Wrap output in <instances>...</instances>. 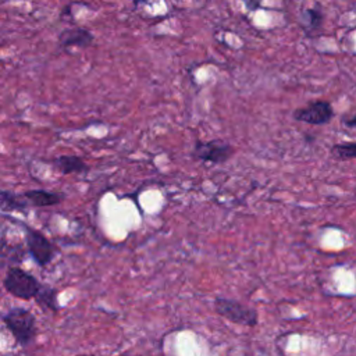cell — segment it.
<instances>
[{"label":"cell","mask_w":356,"mask_h":356,"mask_svg":"<svg viewBox=\"0 0 356 356\" xmlns=\"http://www.w3.org/2000/svg\"><path fill=\"white\" fill-rule=\"evenodd\" d=\"M3 321L6 323L10 332L14 335L17 342L22 346L32 342L36 334L35 317L26 309L14 307L10 309L4 316Z\"/></svg>","instance_id":"1"},{"label":"cell","mask_w":356,"mask_h":356,"mask_svg":"<svg viewBox=\"0 0 356 356\" xmlns=\"http://www.w3.org/2000/svg\"><path fill=\"white\" fill-rule=\"evenodd\" d=\"M214 309L221 317L239 325L254 327L259 323V314L254 307L246 306L234 299L217 298L214 300Z\"/></svg>","instance_id":"2"},{"label":"cell","mask_w":356,"mask_h":356,"mask_svg":"<svg viewBox=\"0 0 356 356\" xmlns=\"http://www.w3.org/2000/svg\"><path fill=\"white\" fill-rule=\"evenodd\" d=\"M39 286L40 284L33 275L18 267H11L4 278V288L7 292L25 300L32 299L36 295Z\"/></svg>","instance_id":"3"},{"label":"cell","mask_w":356,"mask_h":356,"mask_svg":"<svg viewBox=\"0 0 356 356\" xmlns=\"http://www.w3.org/2000/svg\"><path fill=\"white\" fill-rule=\"evenodd\" d=\"M234 147L220 139H211V140H197L193 146V157L196 160L207 161L211 164H222L225 163L232 154H234Z\"/></svg>","instance_id":"4"},{"label":"cell","mask_w":356,"mask_h":356,"mask_svg":"<svg viewBox=\"0 0 356 356\" xmlns=\"http://www.w3.org/2000/svg\"><path fill=\"white\" fill-rule=\"evenodd\" d=\"M334 117V108L327 100H316L293 111V118L310 125H325Z\"/></svg>","instance_id":"5"},{"label":"cell","mask_w":356,"mask_h":356,"mask_svg":"<svg viewBox=\"0 0 356 356\" xmlns=\"http://www.w3.org/2000/svg\"><path fill=\"white\" fill-rule=\"evenodd\" d=\"M25 239L29 253L39 266H46L51 261L54 256V249L50 241L42 232L32 228H26Z\"/></svg>","instance_id":"6"},{"label":"cell","mask_w":356,"mask_h":356,"mask_svg":"<svg viewBox=\"0 0 356 356\" xmlns=\"http://www.w3.org/2000/svg\"><path fill=\"white\" fill-rule=\"evenodd\" d=\"M93 42V33L85 28H67L58 35L61 47H86Z\"/></svg>","instance_id":"7"},{"label":"cell","mask_w":356,"mask_h":356,"mask_svg":"<svg viewBox=\"0 0 356 356\" xmlns=\"http://www.w3.org/2000/svg\"><path fill=\"white\" fill-rule=\"evenodd\" d=\"M323 21H324V15L321 13L320 6H314L302 11L299 18V25L302 26L306 36L314 38L321 32Z\"/></svg>","instance_id":"8"},{"label":"cell","mask_w":356,"mask_h":356,"mask_svg":"<svg viewBox=\"0 0 356 356\" xmlns=\"http://www.w3.org/2000/svg\"><path fill=\"white\" fill-rule=\"evenodd\" d=\"M24 199L28 200L32 206L46 207V206H54L60 203L63 200V196L60 193H53L43 189H33V191H26L24 193Z\"/></svg>","instance_id":"9"},{"label":"cell","mask_w":356,"mask_h":356,"mask_svg":"<svg viewBox=\"0 0 356 356\" xmlns=\"http://www.w3.org/2000/svg\"><path fill=\"white\" fill-rule=\"evenodd\" d=\"M56 168L63 174H71V172H83L88 170V165L85 161L78 156H60L54 160Z\"/></svg>","instance_id":"10"},{"label":"cell","mask_w":356,"mask_h":356,"mask_svg":"<svg viewBox=\"0 0 356 356\" xmlns=\"http://www.w3.org/2000/svg\"><path fill=\"white\" fill-rule=\"evenodd\" d=\"M36 303L40 305L43 309H49L51 312L57 310V291L47 286V285H42L39 286L36 295L33 296Z\"/></svg>","instance_id":"11"},{"label":"cell","mask_w":356,"mask_h":356,"mask_svg":"<svg viewBox=\"0 0 356 356\" xmlns=\"http://www.w3.org/2000/svg\"><path fill=\"white\" fill-rule=\"evenodd\" d=\"M26 207V203L11 192H0V210L4 211H14V210H24Z\"/></svg>","instance_id":"12"},{"label":"cell","mask_w":356,"mask_h":356,"mask_svg":"<svg viewBox=\"0 0 356 356\" xmlns=\"http://www.w3.org/2000/svg\"><path fill=\"white\" fill-rule=\"evenodd\" d=\"M331 154L338 160H352L356 159V142H343L335 143L331 147Z\"/></svg>","instance_id":"13"},{"label":"cell","mask_w":356,"mask_h":356,"mask_svg":"<svg viewBox=\"0 0 356 356\" xmlns=\"http://www.w3.org/2000/svg\"><path fill=\"white\" fill-rule=\"evenodd\" d=\"M242 3L248 11H256L261 6V0H242Z\"/></svg>","instance_id":"14"},{"label":"cell","mask_w":356,"mask_h":356,"mask_svg":"<svg viewBox=\"0 0 356 356\" xmlns=\"http://www.w3.org/2000/svg\"><path fill=\"white\" fill-rule=\"evenodd\" d=\"M343 124L348 127V128H356V114L349 117V118H345L343 120Z\"/></svg>","instance_id":"15"},{"label":"cell","mask_w":356,"mask_h":356,"mask_svg":"<svg viewBox=\"0 0 356 356\" xmlns=\"http://www.w3.org/2000/svg\"><path fill=\"white\" fill-rule=\"evenodd\" d=\"M121 356H132V355H121Z\"/></svg>","instance_id":"16"},{"label":"cell","mask_w":356,"mask_h":356,"mask_svg":"<svg viewBox=\"0 0 356 356\" xmlns=\"http://www.w3.org/2000/svg\"><path fill=\"white\" fill-rule=\"evenodd\" d=\"M81 356H90V355H81Z\"/></svg>","instance_id":"17"}]
</instances>
